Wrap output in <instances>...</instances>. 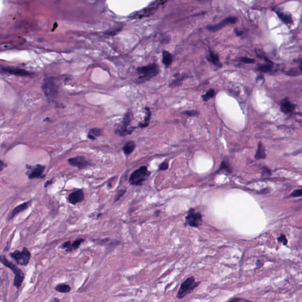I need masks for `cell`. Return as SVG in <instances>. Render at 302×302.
<instances>
[{
  "mask_svg": "<svg viewBox=\"0 0 302 302\" xmlns=\"http://www.w3.org/2000/svg\"><path fill=\"white\" fill-rule=\"evenodd\" d=\"M62 249L66 250L67 252H70L73 251L72 249V243L70 241H68L64 243L62 245Z\"/></svg>",
  "mask_w": 302,
  "mask_h": 302,
  "instance_id": "f1b7e54d",
  "label": "cell"
},
{
  "mask_svg": "<svg viewBox=\"0 0 302 302\" xmlns=\"http://www.w3.org/2000/svg\"><path fill=\"white\" fill-rule=\"evenodd\" d=\"M1 262L6 267L11 269L12 272L14 273V285L17 289H19L22 285V283L25 277L23 271L20 270L16 264H14L12 262L8 261L4 256L2 255L1 256Z\"/></svg>",
  "mask_w": 302,
  "mask_h": 302,
  "instance_id": "7a4b0ae2",
  "label": "cell"
},
{
  "mask_svg": "<svg viewBox=\"0 0 302 302\" xmlns=\"http://www.w3.org/2000/svg\"><path fill=\"white\" fill-rule=\"evenodd\" d=\"M168 168V162H167V161H165V162L162 163L159 166V169L160 170L165 171V170L167 169Z\"/></svg>",
  "mask_w": 302,
  "mask_h": 302,
  "instance_id": "f35d334b",
  "label": "cell"
},
{
  "mask_svg": "<svg viewBox=\"0 0 302 302\" xmlns=\"http://www.w3.org/2000/svg\"><path fill=\"white\" fill-rule=\"evenodd\" d=\"M279 17L286 24H291L293 23V20L291 15L286 14L283 12H276Z\"/></svg>",
  "mask_w": 302,
  "mask_h": 302,
  "instance_id": "ffe728a7",
  "label": "cell"
},
{
  "mask_svg": "<svg viewBox=\"0 0 302 302\" xmlns=\"http://www.w3.org/2000/svg\"><path fill=\"white\" fill-rule=\"evenodd\" d=\"M146 115L145 119H144V121L143 122L140 123L139 124V126L141 128H146V126H148V125L149 123V121H150L151 116V111H150L149 108H146Z\"/></svg>",
  "mask_w": 302,
  "mask_h": 302,
  "instance_id": "7402d4cb",
  "label": "cell"
},
{
  "mask_svg": "<svg viewBox=\"0 0 302 302\" xmlns=\"http://www.w3.org/2000/svg\"><path fill=\"white\" fill-rule=\"evenodd\" d=\"M228 302H253L249 299L242 297H234Z\"/></svg>",
  "mask_w": 302,
  "mask_h": 302,
  "instance_id": "1f68e13d",
  "label": "cell"
},
{
  "mask_svg": "<svg viewBox=\"0 0 302 302\" xmlns=\"http://www.w3.org/2000/svg\"><path fill=\"white\" fill-rule=\"evenodd\" d=\"M281 110L286 114L291 113L294 111L295 106L291 103L287 98L283 99L280 103Z\"/></svg>",
  "mask_w": 302,
  "mask_h": 302,
  "instance_id": "2e32d148",
  "label": "cell"
},
{
  "mask_svg": "<svg viewBox=\"0 0 302 302\" xmlns=\"http://www.w3.org/2000/svg\"><path fill=\"white\" fill-rule=\"evenodd\" d=\"M271 174V171L270 169L268 168L267 167H263L262 170V175L263 176L266 177L269 176Z\"/></svg>",
  "mask_w": 302,
  "mask_h": 302,
  "instance_id": "d590c367",
  "label": "cell"
},
{
  "mask_svg": "<svg viewBox=\"0 0 302 302\" xmlns=\"http://www.w3.org/2000/svg\"><path fill=\"white\" fill-rule=\"evenodd\" d=\"M272 69V64H268L266 65H261L257 67V70L263 73H267Z\"/></svg>",
  "mask_w": 302,
  "mask_h": 302,
  "instance_id": "83f0119b",
  "label": "cell"
},
{
  "mask_svg": "<svg viewBox=\"0 0 302 302\" xmlns=\"http://www.w3.org/2000/svg\"><path fill=\"white\" fill-rule=\"evenodd\" d=\"M85 241L84 239H82V238H79V239H77L75 241H74L73 243H72V249H73V250H76L77 249H78L79 247V246L80 245V244Z\"/></svg>",
  "mask_w": 302,
  "mask_h": 302,
  "instance_id": "4dcf8cb0",
  "label": "cell"
},
{
  "mask_svg": "<svg viewBox=\"0 0 302 302\" xmlns=\"http://www.w3.org/2000/svg\"><path fill=\"white\" fill-rule=\"evenodd\" d=\"M167 2V1H155L142 10L132 14L129 17L131 18H142L148 17L153 14L160 6H162Z\"/></svg>",
  "mask_w": 302,
  "mask_h": 302,
  "instance_id": "5b68a950",
  "label": "cell"
},
{
  "mask_svg": "<svg viewBox=\"0 0 302 302\" xmlns=\"http://www.w3.org/2000/svg\"><path fill=\"white\" fill-rule=\"evenodd\" d=\"M277 240L279 242L282 243L285 245H286L287 244L288 241L285 235H281L280 237H279V238H277Z\"/></svg>",
  "mask_w": 302,
  "mask_h": 302,
  "instance_id": "74e56055",
  "label": "cell"
},
{
  "mask_svg": "<svg viewBox=\"0 0 302 302\" xmlns=\"http://www.w3.org/2000/svg\"><path fill=\"white\" fill-rule=\"evenodd\" d=\"M31 204V201H27V202L18 205L17 207H16V208H14V209H12L11 212L9 214V215L7 217V220L8 221L11 220L15 215H17V214L21 213L24 210L27 209L30 206Z\"/></svg>",
  "mask_w": 302,
  "mask_h": 302,
  "instance_id": "9a60e30c",
  "label": "cell"
},
{
  "mask_svg": "<svg viewBox=\"0 0 302 302\" xmlns=\"http://www.w3.org/2000/svg\"><path fill=\"white\" fill-rule=\"evenodd\" d=\"M10 256L17 263L21 266H27L31 258V253L29 250L24 247L21 251L16 250L10 253Z\"/></svg>",
  "mask_w": 302,
  "mask_h": 302,
  "instance_id": "ba28073f",
  "label": "cell"
},
{
  "mask_svg": "<svg viewBox=\"0 0 302 302\" xmlns=\"http://www.w3.org/2000/svg\"><path fill=\"white\" fill-rule=\"evenodd\" d=\"M49 302H60V300H58V299H57V298H56V297H54V298L52 299H51V300L49 301Z\"/></svg>",
  "mask_w": 302,
  "mask_h": 302,
  "instance_id": "b9f144b4",
  "label": "cell"
},
{
  "mask_svg": "<svg viewBox=\"0 0 302 302\" xmlns=\"http://www.w3.org/2000/svg\"><path fill=\"white\" fill-rule=\"evenodd\" d=\"M173 60L172 56L170 53L167 51H163L162 63L166 67L170 66Z\"/></svg>",
  "mask_w": 302,
  "mask_h": 302,
  "instance_id": "ac0fdd59",
  "label": "cell"
},
{
  "mask_svg": "<svg viewBox=\"0 0 302 302\" xmlns=\"http://www.w3.org/2000/svg\"><path fill=\"white\" fill-rule=\"evenodd\" d=\"M239 60H240V62H241L242 63H247V64H251V63H254L255 62V60L254 59L245 57H243L239 58Z\"/></svg>",
  "mask_w": 302,
  "mask_h": 302,
  "instance_id": "d6a6232c",
  "label": "cell"
},
{
  "mask_svg": "<svg viewBox=\"0 0 302 302\" xmlns=\"http://www.w3.org/2000/svg\"><path fill=\"white\" fill-rule=\"evenodd\" d=\"M215 91L213 89H209L208 91L207 92V93L202 96L203 100L204 101H205V102L209 100V99L214 98V96H215Z\"/></svg>",
  "mask_w": 302,
  "mask_h": 302,
  "instance_id": "4316f807",
  "label": "cell"
},
{
  "mask_svg": "<svg viewBox=\"0 0 302 302\" xmlns=\"http://www.w3.org/2000/svg\"><path fill=\"white\" fill-rule=\"evenodd\" d=\"M237 18L236 17H228L225 18L220 23H219L216 25L208 26L207 29L210 31H218L219 30L221 29L222 28L226 26V25H228L229 24L236 23L237 22Z\"/></svg>",
  "mask_w": 302,
  "mask_h": 302,
  "instance_id": "7c38bea8",
  "label": "cell"
},
{
  "mask_svg": "<svg viewBox=\"0 0 302 302\" xmlns=\"http://www.w3.org/2000/svg\"><path fill=\"white\" fill-rule=\"evenodd\" d=\"M0 168H1V171H2L3 169V168H4V163H3V162L2 161H1V167H0Z\"/></svg>",
  "mask_w": 302,
  "mask_h": 302,
  "instance_id": "ee69618b",
  "label": "cell"
},
{
  "mask_svg": "<svg viewBox=\"0 0 302 302\" xmlns=\"http://www.w3.org/2000/svg\"><path fill=\"white\" fill-rule=\"evenodd\" d=\"M126 190H120L119 191H118L116 195V196H115V202H116L118 200H119L121 199V198L122 197V196L126 193Z\"/></svg>",
  "mask_w": 302,
  "mask_h": 302,
  "instance_id": "836d02e7",
  "label": "cell"
},
{
  "mask_svg": "<svg viewBox=\"0 0 302 302\" xmlns=\"http://www.w3.org/2000/svg\"><path fill=\"white\" fill-rule=\"evenodd\" d=\"M266 155L264 148L262 143H259L255 157L256 159H264L266 158Z\"/></svg>",
  "mask_w": 302,
  "mask_h": 302,
  "instance_id": "cb8c5ba5",
  "label": "cell"
},
{
  "mask_svg": "<svg viewBox=\"0 0 302 302\" xmlns=\"http://www.w3.org/2000/svg\"><path fill=\"white\" fill-rule=\"evenodd\" d=\"M45 168V166L39 164L34 166L27 165V168L28 171L26 172V175L30 180L44 178L45 175H43V172L44 171Z\"/></svg>",
  "mask_w": 302,
  "mask_h": 302,
  "instance_id": "9c48e42d",
  "label": "cell"
},
{
  "mask_svg": "<svg viewBox=\"0 0 302 302\" xmlns=\"http://www.w3.org/2000/svg\"><path fill=\"white\" fill-rule=\"evenodd\" d=\"M85 198V194L82 190H78L70 194L68 197L69 201L73 205L81 202Z\"/></svg>",
  "mask_w": 302,
  "mask_h": 302,
  "instance_id": "5bb4252c",
  "label": "cell"
},
{
  "mask_svg": "<svg viewBox=\"0 0 302 302\" xmlns=\"http://www.w3.org/2000/svg\"><path fill=\"white\" fill-rule=\"evenodd\" d=\"M55 290L59 293H69L71 291V287L69 285L62 283L57 285L55 287Z\"/></svg>",
  "mask_w": 302,
  "mask_h": 302,
  "instance_id": "603a6c76",
  "label": "cell"
},
{
  "mask_svg": "<svg viewBox=\"0 0 302 302\" xmlns=\"http://www.w3.org/2000/svg\"><path fill=\"white\" fill-rule=\"evenodd\" d=\"M299 70H300V71L301 72V73L302 74V62H300V66H299Z\"/></svg>",
  "mask_w": 302,
  "mask_h": 302,
  "instance_id": "f6af8a7d",
  "label": "cell"
},
{
  "mask_svg": "<svg viewBox=\"0 0 302 302\" xmlns=\"http://www.w3.org/2000/svg\"><path fill=\"white\" fill-rule=\"evenodd\" d=\"M58 81L53 77L44 79L42 85L43 90L48 98H53L58 94Z\"/></svg>",
  "mask_w": 302,
  "mask_h": 302,
  "instance_id": "277c9868",
  "label": "cell"
},
{
  "mask_svg": "<svg viewBox=\"0 0 302 302\" xmlns=\"http://www.w3.org/2000/svg\"><path fill=\"white\" fill-rule=\"evenodd\" d=\"M264 263H263V262H261V261H260V260H257V262H256V267L255 269L257 270V269H259V268H262V267L264 266Z\"/></svg>",
  "mask_w": 302,
  "mask_h": 302,
  "instance_id": "ab89813d",
  "label": "cell"
},
{
  "mask_svg": "<svg viewBox=\"0 0 302 302\" xmlns=\"http://www.w3.org/2000/svg\"><path fill=\"white\" fill-rule=\"evenodd\" d=\"M186 222L190 226L197 227L202 222V215L195 209H191L186 217Z\"/></svg>",
  "mask_w": 302,
  "mask_h": 302,
  "instance_id": "30bf717a",
  "label": "cell"
},
{
  "mask_svg": "<svg viewBox=\"0 0 302 302\" xmlns=\"http://www.w3.org/2000/svg\"><path fill=\"white\" fill-rule=\"evenodd\" d=\"M149 175L150 173L148 171L146 167H141L131 174L129 178V183L132 185H141L148 178Z\"/></svg>",
  "mask_w": 302,
  "mask_h": 302,
  "instance_id": "8992f818",
  "label": "cell"
},
{
  "mask_svg": "<svg viewBox=\"0 0 302 302\" xmlns=\"http://www.w3.org/2000/svg\"><path fill=\"white\" fill-rule=\"evenodd\" d=\"M102 134V130L99 128L91 129L88 134V138L91 140H96L97 137L100 136Z\"/></svg>",
  "mask_w": 302,
  "mask_h": 302,
  "instance_id": "44dd1931",
  "label": "cell"
},
{
  "mask_svg": "<svg viewBox=\"0 0 302 302\" xmlns=\"http://www.w3.org/2000/svg\"><path fill=\"white\" fill-rule=\"evenodd\" d=\"M220 168H220V170H222V169H224L225 170H226H226H227V171H229V168H230V167H229L228 165H226V162H222V164H221V166Z\"/></svg>",
  "mask_w": 302,
  "mask_h": 302,
  "instance_id": "60d3db41",
  "label": "cell"
},
{
  "mask_svg": "<svg viewBox=\"0 0 302 302\" xmlns=\"http://www.w3.org/2000/svg\"><path fill=\"white\" fill-rule=\"evenodd\" d=\"M207 59L209 61V62L212 63L215 66L218 67H221V64L220 63L218 56L215 53L212 52L211 50L209 51L208 55L207 56Z\"/></svg>",
  "mask_w": 302,
  "mask_h": 302,
  "instance_id": "e0dca14e",
  "label": "cell"
},
{
  "mask_svg": "<svg viewBox=\"0 0 302 302\" xmlns=\"http://www.w3.org/2000/svg\"><path fill=\"white\" fill-rule=\"evenodd\" d=\"M52 181H47L46 183V184H45V185H44V186H45V187H47V186H48V185H50V184H52Z\"/></svg>",
  "mask_w": 302,
  "mask_h": 302,
  "instance_id": "7bdbcfd3",
  "label": "cell"
},
{
  "mask_svg": "<svg viewBox=\"0 0 302 302\" xmlns=\"http://www.w3.org/2000/svg\"><path fill=\"white\" fill-rule=\"evenodd\" d=\"M135 144L133 141H129L123 147V151L125 155H128L130 154L135 148Z\"/></svg>",
  "mask_w": 302,
  "mask_h": 302,
  "instance_id": "d6986e66",
  "label": "cell"
},
{
  "mask_svg": "<svg viewBox=\"0 0 302 302\" xmlns=\"http://www.w3.org/2000/svg\"><path fill=\"white\" fill-rule=\"evenodd\" d=\"M186 77V75H180V76H178L175 79L174 81H172L171 84H170V87H172V88H174V87H178L179 86H180L182 84V81L183 80L185 79Z\"/></svg>",
  "mask_w": 302,
  "mask_h": 302,
  "instance_id": "d4e9b609",
  "label": "cell"
},
{
  "mask_svg": "<svg viewBox=\"0 0 302 302\" xmlns=\"http://www.w3.org/2000/svg\"><path fill=\"white\" fill-rule=\"evenodd\" d=\"M1 71L7 73L11 75H14L20 76H26L30 75L29 71L27 70L16 68V67H1Z\"/></svg>",
  "mask_w": 302,
  "mask_h": 302,
  "instance_id": "4fadbf2b",
  "label": "cell"
},
{
  "mask_svg": "<svg viewBox=\"0 0 302 302\" xmlns=\"http://www.w3.org/2000/svg\"><path fill=\"white\" fill-rule=\"evenodd\" d=\"M68 162L71 166L77 167L80 169L85 168L90 165V163L87 161L86 158L81 156H77L70 158L68 160Z\"/></svg>",
  "mask_w": 302,
  "mask_h": 302,
  "instance_id": "8fae6325",
  "label": "cell"
},
{
  "mask_svg": "<svg viewBox=\"0 0 302 302\" xmlns=\"http://www.w3.org/2000/svg\"><path fill=\"white\" fill-rule=\"evenodd\" d=\"M285 74L287 75L291 76H296L301 75L302 73L300 71V70H299V69H293L291 70H289L287 72H286Z\"/></svg>",
  "mask_w": 302,
  "mask_h": 302,
  "instance_id": "f546056e",
  "label": "cell"
},
{
  "mask_svg": "<svg viewBox=\"0 0 302 302\" xmlns=\"http://www.w3.org/2000/svg\"><path fill=\"white\" fill-rule=\"evenodd\" d=\"M133 117V114L132 112L130 111H128L125 116L123 117V121H122V124L119 126V128L116 129V134L121 136H124L127 135H130L132 134V132L134 130V128H128V126L130 125V123L132 122Z\"/></svg>",
  "mask_w": 302,
  "mask_h": 302,
  "instance_id": "52a82bcc",
  "label": "cell"
},
{
  "mask_svg": "<svg viewBox=\"0 0 302 302\" xmlns=\"http://www.w3.org/2000/svg\"><path fill=\"white\" fill-rule=\"evenodd\" d=\"M302 189H301V190H297L294 191L291 194V197H300V196H302Z\"/></svg>",
  "mask_w": 302,
  "mask_h": 302,
  "instance_id": "8d00e7d4",
  "label": "cell"
},
{
  "mask_svg": "<svg viewBox=\"0 0 302 302\" xmlns=\"http://www.w3.org/2000/svg\"><path fill=\"white\" fill-rule=\"evenodd\" d=\"M183 113L185 114V115H188V116H191V117L197 116L199 114L198 112H197V111H185V112H183Z\"/></svg>",
  "mask_w": 302,
  "mask_h": 302,
  "instance_id": "e575fe53",
  "label": "cell"
},
{
  "mask_svg": "<svg viewBox=\"0 0 302 302\" xmlns=\"http://www.w3.org/2000/svg\"><path fill=\"white\" fill-rule=\"evenodd\" d=\"M122 29V26H120V25L115 26V27H113L110 29L106 31L105 32V34L109 35H116V34H117L119 32H120L121 31Z\"/></svg>",
  "mask_w": 302,
  "mask_h": 302,
  "instance_id": "484cf974",
  "label": "cell"
},
{
  "mask_svg": "<svg viewBox=\"0 0 302 302\" xmlns=\"http://www.w3.org/2000/svg\"><path fill=\"white\" fill-rule=\"evenodd\" d=\"M137 73L139 75L137 82L141 83L148 81L152 77L156 76L159 73V67L157 64H149L138 67L137 69Z\"/></svg>",
  "mask_w": 302,
  "mask_h": 302,
  "instance_id": "6da1fadb",
  "label": "cell"
},
{
  "mask_svg": "<svg viewBox=\"0 0 302 302\" xmlns=\"http://www.w3.org/2000/svg\"><path fill=\"white\" fill-rule=\"evenodd\" d=\"M200 283V281H195V279L194 276L187 278L181 285L176 295V298L178 299H183L186 295L192 292Z\"/></svg>",
  "mask_w": 302,
  "mask_h": 302,
  "instance_id": "3957f363",
  "label": "cell"
}]
</instances>
